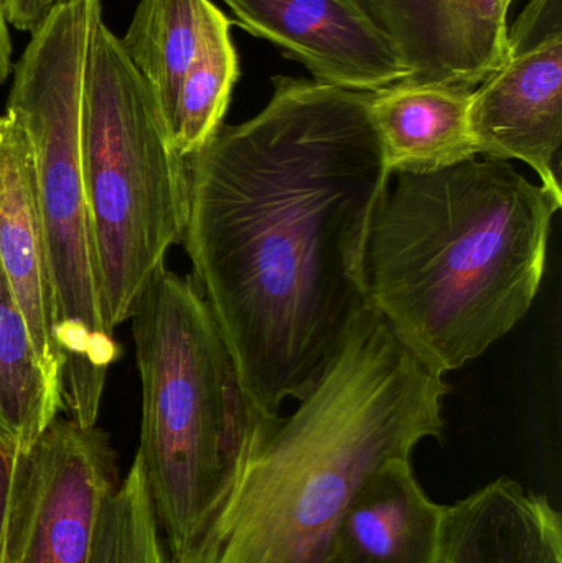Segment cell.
<instances>
[{
  "mask_svg": "<svg viewBox=\"0 0 562 563\" xmlns=\"http://www.w3.org/2000/svg\"><path fill=\"white\" fill-rule=\"evenodd\" d=\"M561 207L495 158L392 175L366 244L370 305L432 366L459 369L530 310Z\"/></svg>",
  "mask_w": 562,
  "mask_h": 563,
  "instance_id": "cell-3",
  "label": "cell"
},
{
  "mask_svg": "<svg viewBox=\"0 0 562 563\" xmlns=\"http://www.w3.org/2000/svg\"><path fill=\"white\" fill-rule=\"evenodd\" d=\"M26 460L25 501L10 563H89L102 506L121 482L108 433L56 417Z\"/></svg>",
  "mask_w": 562,
  "mask_h": 563,
  "instance_id": "cell-7",
  "label": "cell"
},
{
  "mask_svg": "<svg viewBox=\"0 0 562 563\" xmlns=\"http://www.w3.org/2000/svg\"><path fill=\"white\" fill-rule=\"evenodd\" d=\"M238 25L279 46L323 85L372 92L409 69L360 0H224Z\"/></svg>",
  "mask_w": 562,
  "mask_h": 563,
  "instance_id": "cell-8",
  "label": "cell"
},
{
  "mask_svg": "<svg viewBox=\"0 0 562 563\" xmlns=\"http://www.w3.org/2000/svg\"><path fill=\"white\" fill-rule=\"evenodd\" d=\"M82 170L102 307L114 331L131 320L170 247L184 241L190 181L154 92L102 10L86 49Z\"/></svg>",
  "mask_w": 562,
  "mask_h": 563,
  "instance_id": "cell-6",
  "label": "cell"
},
{
  "mask_svg": "<svg viewBox=\"0 0 562 563\" xmlns=\"http://www.w3.org/2000/svg\"><path fill=\"white\" fill-rule=\"evenodd\" d=\"M59 410L62 384L43 364L0 266V442L29 452Z\"/></svg>",
  "mask_w": 562,
  "mask_h": 563,
  "instance_id": "cell-15",
  "label": "cell"
},
{
  "mask_svg": "<svg viewBox=\"0 0 562 563\" xmlns=\"http://www.w3.org/2000/svg\"><path fill=\"white\" fill-rule=\"evenodd\" d=\"M26 453L0 442V563H10L19 536L29 472Z\"/></svg>",
  "mask_w": 562,
  "mask_h": 563,
  "instance_id": "cell-19",
  "label": "cell"
},
{
  "mask_svg": "<svg viewBox=\"0 0 562 563\" xmlns=\"http://www.w3.org/2000/svg\"><path fill=\"white\" fill-rule=\"evenodd\" d=\"M238 76L230 19L210 0L197 55L181 81L170 121L172 141L181 157L198 154L223 125Z\"/></svg>",
  "mask_w": 562,
  "mask_h": 563,
  "instance_id": "cell-17",
  "label": "cell"
},
{
  "mask_svg": "<svg viewBox=\"0 0 562 563\" xmlns=\"http://www.w3.org/2000/svg\"><path fill=\"white\" fill-rule=\"evenodd\" d=\"M0 266L43 364L62 384L58 311L32 142L10 111L0 115Z\"/></svg>",
  "mask_w": 562,
  "mask_h": 563,
  "instance_id": "cell-11",
  "label": "cell"
},
{
  "mask_svg": "<svg viewBox=\"0 0 562 563\" xmlns=\"http://www.w3.org/2000/svg\"><path fill=\"white\" fill-rule=\"evenodd\" d=\"M445 509L429 498L411 459L395 460L365 483L340 519L329 563H438Z\"/></svg>",
  "mask_w": 562,
  "mask_h": 563,
  "instance_id": "cell-12",
  "label": "cell"
},
{
  "mask_svg": "<svg viewBox=\"0 0 562 563\" xmlns=\"http://www.w3.org/2000/svg\"><path fill=\"white\" fill-rule=\"evenodd\" d=\"M474 89L403 79L368 92V114L386 167L431 174L478 157L471 124Z\"/></svg>",
  "mask_w": 562,
  "mask_h": 563,
  "instance_id": "cell-14",
  "label": "cell"
},
{
  "mask_svg": "<svg viewBox=\"0 0 562 563\" xmlns=\"http://www.w3.org/2000/svg\"><path fill=\"white\" fill-rule=\"evenodd\" d=\"M444 374L368 308L297 409L269 420L185 563H329L365 483L442 435Z\"/></svg>",
  "mask_w": 562,
  "mask_h": 563,
  "instance_id": "cell-2",
  "label": "cell"
},
{
  "mask_svg": "<svg viewBox=\"0 0 562 563\" xmlns=\"http://www.w3.org/2000/svg\"><path fill=\"white\" fill-rule=\"evenodd\" d=\"M7 20L10 25L25 32H33L42 22L38 13V0H3Z\"/></svg>",
  "mask_w": 562,
  "mask_h": 563,
  "instance_id": "cell-20",
  "label": "cell"
},
{
  "mask_svg": "<svg viewBox=\"0 0 562 563\" xmlns=\"http://www.w3.org/2000/svg\"><path fill=\"white\" fill-rule=\"evenodd\" d=\"M438 563H562L560 512L515 479H495L448 506Z\"/></svg>",
  "mask_w": 562,
  "mask_h": 563,
  "instance_id": "cell-13",
  "label": "cell"
},
{
  "mask_svg": "<svg viewBox=\"0 0 562 563\" xmlns=\"http://www.w3.org/2000/svg\"><path fill=\"white\" fill-rule=\"evenodd\" d=\"M89 563H170L137 456L102 506Z\"/></svg>",
  "mask_w": 562,
  "mask_h": 563,
  "instance_id": "cell-18",
  "label": "cell"
},
{
  "mask_svg": "<svg viewBox=\"0 0 562 563\" xmlns=\"http://www.w3.org/2000/svg\"><path fill=\"white\" fill-rule=\"evenodd\" d=\"M210 0H141L121 43L170 129L178 91L197 55Z\"/></svg>",
  "mask_w": 562,
  "mask_h": 563,
  "instance_id": "cell-16",
  "label": "cell"
},
{
  "mask_svg": "<svg viewBox=\"0 0 562 563\" xmlns=\"http://www.w3.org/2000/svg\"><path fill=\"white\" fill-rule=\"evenodd\" d=\"M260 114L187 158L194 279L266 416L306 396L370 305V227L392 181L368 92L276 76Z\"/></svg>",
  "mask_w": 562,
  "mask_h": 563,
  "instance_id": "cell-1",
  "label": "cell"
},
{
  "mask_svg": "<svg viewBox=\"0 0 562 563\" xmlns=\"http://www.w3.org/2000/svg\"><path fill=\"white\" fill-rule=\"evenodd\" d=\"M508 45L507 62L472 96L478 157L524 162L562 198V32Z\"/></svg>",
  "mask_w": 562,
  "mask_h": 563,
  "instance_id": "cell-9",
  "label": "cell"
},
{
  "mask_svg": "<svg viewBox=\"0 0 562 563\" xmlns=\"http://www.w3.org/2000/svg\"><path fill=\"white\" fill-rule=\"evenodd\" d=\"M388 36L408 81L475 89L508 59L504 0H360Z\"/></svg>",
  "mask_w": 562,
  "mask_h": 563,
  "instance_id": "cell-10",
  "label": "cell"
},
{
  "mask_svg": "<svg viewBox=\"0 0 562 563\" xmlns=\"http://www.w3.org/2000/svg\"><path fill=\"white\" fill-rule=\"evenodd\" d=\"M99 0L53 7L20 56L7 111L22 121L35 161L58 311L63 410L96 426L119 357L102 307L98 254L82 170V78Z\"/></svg>",
  "mask_w": 562,
  "mask_h": 563,
  "instance_id": "cell-5",
  "label": "cell"
},
{
  "mask_svg": "<svg viewBox=\"0 0 562 563\" xmlns=\"http://www.w3.org/2000/svg\"><path fill=\"white\" fill-rule=\"evenodd\" d=\"M131 320L142 383L137 459L168 561L185 563L276 416L244 389L194 277L162 266Z\"/></svg>",
  "mask_w": 562,
  "mask_h": 563,
  "instance_id": "cell-4",
  "label": "cell"
},
{
  "mask_svg": "<svg viewBox=\"0 0 562 563\" xmlns=\"http://www.w3.org/2000/svg\"><path fill=\"white\" fill-rule=\"evenodd\" d=\"M9 25L3 0H0V85L5 82L12 71V42H10Z\"/></svg>",
  "mask_w": 562,
  "mask_h": 563,
  "instance_id": "cell-21",
  "label": "cell"
},
{
  "mask_svg": "<svg viewBox=\"0 0 562 563\" xmlns=\"http://www.w3.org/2000/svg\"><path fill=\"white\" fill-rule=\"evenodd\" d=\"M505 5L510 7L514 0H504Z\"/></svg>",
  "mask_w": 562,
  "mask_h": 563,
  "instance_id": "cell-23",
  "label": "cell"
},
{
  "mask_svg": "<svg viewBox=\"0 0 562 563\" xmlns=\"http://www.w3.org/2000/svg\"><path fill=\"white\" fill-rule=\"evenodd\" d=\"M71 2V0H38V13L40 19L43 20V16L53 9V7L59 5V3Z\"/></svg>",
  "mask_w": 562,
  "mask_h": 563,
  "instance_id": "cell-22",
  "label": "cell"
}]
</instances>
